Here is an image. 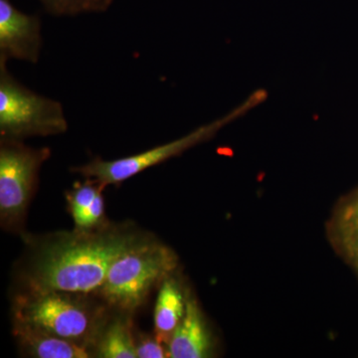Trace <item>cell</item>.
Wrapping results in <instances>:
<instances>
[{"label":"cell","instance_id":"6da1fadb","mask_svg":"<svg viewBox=\"0 0 358 358\" xmlns=\"http://www.w3.org/2000/svg\"><path fill=\"white\" fill-rule=\"evenodd\" d=\"M141 236L131 228L108 224L100 229L47 237L35 246L26 264L24 292L99 293L110 265Z\"/></svg>","mask_w":358,"mask_h":358},{"label":"cell","instance_id":"5bb4252c","mask_svg":"<svg viewBox=\"0 0 358 358\" xmlns=\"http://www.w3.org/2000/svg\"><path fill=\"white\" fill-rule=\"evenodd\" d=\"M49 13L57 16L107 11L113 0H40Z\"/></svg>","mask_w":358,"mask_h":358},{"label":"cell","instance_id":"ba28073f","mask_svg":"<svg viewBox=\"0 0 358 358\" xmlns=\"http://www.w3.org/2000/svg\"><path fill=\"white\" fill-rule=\"evenodd\" d=\"M326 234L334 251L358 275V187L334 205Z\"/></svg>","mask_w":358,"mask_h":358},{"label":"cell","instance_id":"7a4b0ae2","mask_svg":"<svg viewBox=\"0 0 358 358\" xmlns=\"http://www.w3.org/2000/svg\"><path fill=\"white\" fill-rule=\"evenodd\" d=\"M178 265V257L173 249L141 236L110 265L99 293L115 310L134 312L157 282L171 277Z\"/></svg>","mask_w":358,"mask_h":358},{"label":"cell","instance_id":"8fae6325","mask_svg":"<svg viewBox=\"0 0 358 358\" xmlns=\"http://www.w3.org/2000/svg\"><path fill=\"white\" fill-rule=\"evenodd\" d=\"M86 179L85 182L76 183L73 189L66 194L68 209L74 221L75 229H100L108 225L103 196L106 186L93 179Z\"/></svg>","mask_w":358,"mask_h":358},{"label":"cell","instance_id":"52a82bcc","mask_svg":"<svg viewBox=\"0 0 358 358\" xmlns=\"http://www.w3.org/2000/svg\"><path fill=\"white\" fill-rule=\"evenodd\" d=\"M42 45L38 16L23 13L9 0H0V60L15 59L36 64Z\"/></svg>","mask_w":358,"mask_h":358},{"label":"cell","instance_id":"8992f818","mask_svg":"<svg viewBox=\"0 0 358 358\" xmlns=\"http://www.w3.org/2000/svg\"><path fill=\"white\" fill-rule=\"evenodd\" d=\"M47 148L26 147L21 141L1 140L0 148V221L3 229L20 233L42 164L50 157Z\"/></svg>","mask_w":358,"mask_h":358},{"label":"cell","instance_id":"30bf717a","mask_svg":"<svg viewBox=\"0 0 358 358\" xmlns=\"http://www.w3.org/2000/svg\"><path fill=\"white\" fill-rule=\"evenodd\" d=\"M13 334L28 355L38 358H88L93 357L89 346L61 338L14 320Z\"/></svg>","mask_w":358,"mask_h":358},{"label":"cell","instance_id":"3957f363","mask_svg":"<svg viewBox=\"0 0 358 358\" xmlns=\"http://www.w3.org/2000/svg\"><path fill=\"white\" fill-rule=\"evenodd\" d=\"M77 294L60 292H23L14 301V320L59 338L95 345L100 317Z\"/></svg>","mask_w":358,"mask_h":358},{"label":"cell","instance_id":"9c48e42d","mask_svg":"<svg viewBox=\"0 0 358 358\" xmlns=\"http://www.w3.org/2000/svg\"><path fill=\"white\" fill-rule=\"evenodd\" d=\"M211 336L199 303L186 300L185 317L169 341V357L203 358L210 357Z\"/></svg>","mask_w":358,"mask_h":358},{"label":"cell","instance_id":"5b68a950","mask_svg":"<svg viewBox=\"0 0 358 358\" xmlns=\"http://www.w3.org/2000/svg\"><path fill=\"white\" fill-rule=\"evenodd\" d=\"M266 99L264 91L256 92L237 109L216 121L194 129L182 138L159 145L141 154L129 155L114 160H103L96 157L84 166L76 167L75 173L86 178L93 179L103 186L121 185L124 181L143 173L145 169L162 164L169 159L182 154L199 143L210 140L224 127L239 119L252 108L262 103Z\"/></svg>","mask_w":358,"mask_h":358},{"label":"cell","instance_id":"4fadbf2b","mask_svg":"<svg viewBox=\"0 0 358 358\" xmlns=\"http://www.w3.org/2000/svg\"><path fill=\"white\" fill-rule=\"evenodd\" d=\"M94 345L98 357L138 358L129 324L124 319L113 320L107 327H102Z\"/></svg>","mask_w":358,"mask_h":358},{"label":"cell","instance_id":"7c38bea8","mask_svg":"<svg viewBox=\"0 0 358 358\" xmlns=\"http://www.w3.org/2000/svg\"><path fill=\"white\" fill-rule=\"evenodd\" d=\"M186 300L176 280L169 277L162 282L155 310V329L160 341H169L180 324L185 317Z\"/></svg>","mask_w":358,"mask_h":358},{"label":"cell","instance_id":"277c9868","mask_svg":"<svg viewBox=\"0 0 358 358\" xmlns=\"http://www.w3.org/2000/svg\"><path fill=\"white\" fill-rule=\"evenodd\" d=\"M68 129L63 106L26 88L0 60L1 140L21 141L31 136H57Z\"/></svg>","mask_w":358,"mask_h":358},{"label":"cell","instance_id":"9a60e30c","mask_svg":"<svg viewBox=\"0 0 358 358\" xmlns=\"http://www.w3.org/2000/svg\"><path fill=\"white\" fill-rule=\"evenodd\" d=\"M138 358L169 357V350L162 345V341L157 338H143L136 343Z\"/></svg>","mask_w":358,"mask_h":358}]
</instances>
